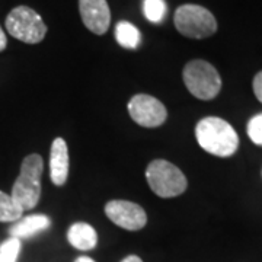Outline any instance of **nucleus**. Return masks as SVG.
<instances>
[{
	"mask_svg": "<svg viewBox=\"0 0 262 262\" xmlns=\"http://www.w3.org/2000/svg\"><path fill=\"white\" fill-rule=\"evenodd\" d=\"M75 262H95L92 258H89V256H79Z\"/></svg>",
	"mask_w": 262,
	"mask_h": 262,
	"instance_id": "412c9836",
	"label": "nucleus"
},
{
	"mask_svg": "<svg viewBox=\"0 0 262 262\" xmlns=\"http://www.w3.org/2000/svg\"><path fill=\"white\" fill-rule=\"evenodd\" d=\"M121 262H143V261H141V259L139 258V256H137V255H130V256L124 258Z\"/></svg>",
	"mask_w": 262,
	"mask_h": 262,
	"instance_id": "aec40b11",
	"label": "nucleus"
},
{
	"mask_svg": "<svg viewBox=\"0 0 262 262\" xmlns=\"http://www.w3.org/2000/svg\"><path fill=\"white\" fill-rule=\"evenodd\" d=\"M115 39L124 48H137L141 41L140 31L130 22L121 20L115 27Z\"/></svg>",
	"mask_w": 262,
	"mask_h": 262,
	"instance_id": "ddd939ff",
	"label": "nucleus"
},
{
	"mask_svg": "<svg viewBox=\"0 0 262 262\" xmlns=\"http://www.w3.org/2000/svg\"><path fill=\"white\" fill-rule=\"evenodd\" d=\"M175 28L184 37L203 39L211 37L217 31V20L214 15L200 5H182L179 6L175 16Z\"/></svg>",
	"mask_w": 262,
	"mask_h": 262,
	"instance_id": "39448f33",
	"label": "nucleus"
},
{
	"mask_svg": "<svg viewBox=\"0 0 262 262\" xmlns=\"http://www.w3.org/2000/svg\"><path fill=\"white\" fill-rule=\"evenodd\" d=\"M128 114L133 121L141 127L155 128L166 121L168 111L159 99L146 94H139L128 102Z\"/></svg>",
	"mask_w": 262,
	"mask_h": 262,
	"instance_id": "0eeeda50",
	"label": "nucleus"
},
{
	"mask_svg": "<svg viewBox=\"0 0 262 262\" xmlns=\"http://www.w3.org/2000/svg\"><path fill=\"white\" fill-rule=\"evenodd\" d=\"M24 211L20 207L13 201V198L8 195L6 192L0 191V222L10 223V222H18L22 219Z\"/></svg>",
	"mask_w": 262,
	"mask_h": 262,
	"instance_id": "4468645a",
	"label": "nucleus"
},
{
	"mask_svg": "<svg viewBox=\"0 0 262 262\" xmlns=\"http://www.w3.org/2000/svg\"><path fill=\"white\" fill-rule=\"evenodd\" d=\"M105 214L114 225L125 230H140L147 223V215L144 208L136 203L125 200H113L105 206Z\"/></svg>",
	"mask_w": 262,
	"mask_h": 262,
	"instance_id": "6e6552de",
	"label": "nucleus"
},
{
	"mask_svg": "<svg viewBox=\"0 0 262 262\" xmlns=\"http://www.w3.org/2000/svg\"><path fill=\"white\" fill-rule=\"evenodd\" d=\"M20 252V241L9 237L0 245V262H16Z\"/></svg>",
	"mask_w": 262,
	"mask_h": 262,
	"instance_id": "dca6fc26",
	"label": "nucleus"
},
{
	"mask_svg": "<svg viewBox=\"0 0 262 262\" xmlns=\"http://www.w3.org/2000/svg\"><path fill=\"white\" fill-rule=\"evenodd\" d=\"M195 137L201 149L219 158H229L239 147V137L234 128L219 117H207L196 124Z\"/></svg>",
	"mask_w": 262,
	"mask_h": 262,
	"instance_id": "f257e3e1",
	"label": "nucleus"
},
{
	"mask_svg": "<svg viewBox=\"0 0 262 262\" xmlns=\"http://www.w3.org/2000/svg\"><path fill=\"white\" fill-rule=\"evenodd\" d=\"M150 189L162 198H172L185 192L188 181L182 170L168 160H153L146 169Z\"/></svg>",
	"mask_w": 262,
	"mask_h": 262,
	"instance_id": "7ed1b4c3",
	"label": "nucleus"
},
{
	"mask_svg": "<svg viewBox=\"0 0 262 262\" xmlns=\"http://www.w3.org/2000/svg\"><path fill=\"white\" fill-rule=\"evenodd\" d=\"M6 29L10 35L27 44L41 42L47 34V25L34 9L18 6L6 18Z\"/></svg>",
	"mask_w": 262,
	"mask_h": 262,
	"instance_id": "423d86ee",
	"label": "nucleus"
},
{
	"mask_svg": "<svg viewBox=\"0 0 262 262\" xmlns=\"http://www.w3.org/2000/svg\"><path fill=\"white\" fill-rule=\"evenodd\" d=\"M51 225V220L47 215L44 214H32L27 215L24 219H19L15 225L9 229L10 237H16V239H27L32 237L34 234L39 233L42 230L48 229Z\"/></svg>",
	"mask_w": 262,
	"mask_h": 262,
	"instance_id": "9b49d317",
	"label": "nucleus"
},
{
	"mask_svg": "<svg viewBox=\"0 0 262 262\" xmlns=\"http://www.w3.org/2000/svg\"><path fill=\"white\" fill-rule=\"evenodd\" d=\"M253 92L256 99L262 103V72L256 73V76L253 77Z\"/></svg>",
	"mask_w": 262,
	"mask_h": 262,
	"instance_id": "a211bd4d",
	"label": "nucleus"
},
{
	"mask_svg": "<svg viewBox=\"0 0 262 262\" xmlns=\"http://www.w3.org/2000/svg\"><path fill=\"white\" fill-rule=\"evenodd\" d=\"M184 83L198 99L210 101L222 89V77L213 64L204 60H192L184 67Z\"/></svg>",
	"mask_w": 262,
	"mask_h": 262,
	"instance_id": "20e7f679",
	"label": "nucleus"
},
{
	"mask_svg": "<svg viewBox=\"0 0 262 262\" xmlns=\"http://www.w3.org/2000/svg\"><path fill=\"white\" fill-rule=\"evenodd\" d=\"M166 3L165 0H144L143 2V12L147 20L153 24H160L166 15Z\"/></svg>",
	"mask_w": 262,
	"mask_h": 262,
	"instance_id": "2eb2a0df",
	"label": "nucleus"
},
{
	"mask_svg": "<svg viewBox=\"0 0 262 262\" xmlns=\"http://www.w3.org/2000/svg\"><path fill=\"white\" fill-rule=\"evenodd\" d=\"M248 136L255 144L262 146V114H258L249 120V122H248Z\"/></svg>",
	"mask_w": 262,
	"mask_h": 262,
	"instance_id": "f3484780",
	"label": "nucleus"
},
{
	"mask_svg": "<svg viewBox=\"0 0 262 262\" xmlns=\"http://www.w3.org/2000/svg\"><path fill=\"white\" fill-rule=\"evenodd\" d=\"M44 170L42 158L34 153L22 160L18 179L12 187V198L22 211H29L39 201L41 196V177Z\"/></svg>",
	"mask_w": 262,
	"mask_h": 262,
	"instance_id": "f03ea898",
	"label": "nucleus"
},
{
	"mask_svg": "<svg viewBox=\"0 0 262 262\" xmlns=\"http://www.w3.org/2000/svg\"><path fill=\"white\" fill-rule=\"evenodd\" d=\"M6 46H8V38L5 35L2 27H0V51H3V50L6 48Z\"/></svg>",
	"mask_w": 262,
	"mask_h": 262,
	"instance_id": "6ab92c4d",
	"label": "nucleus"
},
{
	"mask_svg": "<svg viewBox=\"0 0 262 262\" xmlns=\"http://www.w3.org/2000/svg\"><path fill=\"white\" fill-rule=\"evenodd\" d=\"M50 177L57 187L64 185L69 177V149L64 139L57 137L51 144L50 153Z\"/></svg>",
	"mask_w": 262,
	"mask_h": 262,
	"instance_id": "9d476101",
	"label": "nucleus"
},
{
	"mask_svg": "<svg viewBox=\"0 0 262 262\" xmlns=\"http://www.w3.org/2000/svg\"><path fill=\"white\" fill-rule=\"evenodd\" d=\"M69 244L79 251H91L98 244V233L88 223H75L67 232Z\"/></svg>",
	"mask_w": 262,
	"mask_h": 262,
	"instance_id": "f8f14e48",
	"label": "nucleus"
},
{
	"mask_svg": "<svg viewBox=\"0 0 262 262\" xmlns=\"http://www.w3.org/2000/svg\"><path fill=\"white\" fill-rule=\"evenodd\" d=\"M79 12L84 27L96 35H103L111 24V10L106 0H79Z\"/></svg>",
	"mask_w": 262,
	"mask_h": 262,
	"instance_id": "1a4fd4ad",
	"label": "nucleus"
}]
</instances>
